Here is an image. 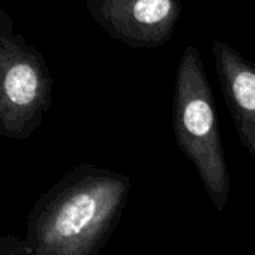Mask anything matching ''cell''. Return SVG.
Wrapping results in <instances>:
<instances>
[{"label":"cell","instance_id":"cell-2","mask_svg":"<svg viewBox=\"0 0 255 255\" xmlns=\"http://www.w3.org/2000/svg\"><path fill=\"white\" fill-rule=\"evenodd\" d=\"M173 129L179 149L195 167L213 206L224 212L230 174L216 105L200 50L188 45L179 60L173 96Z\"/></svg>","mask_w":255,"mask_h":255},{"label":"cell","instance_id":"cell-5","mask_svg":"<svg viewBox=\"0 0 255 255\" xmlns=\"http://www.w3.org/2000/svg\"><path fill=\"white\" fill-rule=\"evenodd\" d=\"M219 87L237 135L255 161V65L227 42H212Z\"/></svg>","mask_w":255,"mask_h":255},{"label":"cell","instance_id":"cell-6","mask_svg":"<svg viewBox=\"0 0 255 255\" xmlns=\"http://www.w3.org/2000/svg\"><path fill=\"white\" fill-rule=\"evenodd\" d=\"M17 243H18V236L15 234L0 236V255H14Z\"/></svg>","mask_w":255,"mask_h":255},{"label":"cell","instance_id":"cell-1","mask_svg":"<svg viewBox=\"0 0 255 255\" xmlns=\"http://www.w3.org/2000/svg\"><path fill=\"white\" fill-rule=\"evenodd\" d=\"M129 176L83 162L32 206L14 255H99L126 209Z\"/></svg>","mask_w":255,"mask_h":255},{"label":"cell","instance_id":"cell-4","mask_svg":"<svg viewBox=\"0 0 255 255\" xmlns=\"http://www.w3.org/2000/svg\"><path fill=\"white\" fill-rule=\"evenodd\" d=\"M84 5L101 30L135 50L167 44L182 17L180 0H84Z\"/></svg>","mask_w":255,"mask_h":255},{"label":"cell","instance_id":"cell-3","mask_svg":"<svg viewBox=\"0 0 255 255\" xmlns=\"http://www.w3.org/2000/svg\"><path fill=\"white\" fill-rule=\"evenodd\" d=\"M53 89L54 78L44 54L0 9V137H32L51 107Z\"/></svg>","mask_w":255,"mask_h":255}]
</instances>
